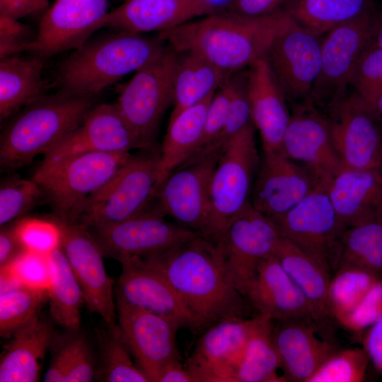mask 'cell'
<instances>
[{
	"label": "cell",
	"instance_id": "1",
	"mask_svg": "<svg viewBox=\"0 0 382 382\" xmlns=\"http://www.w3.org/2000/svg\"><path fill=\"white\" fill-rule=\"evenodd\" d=\"M144 258L172 286L197 330L229 319L250 318V306L229 278L218 246L198 235Z\"/></svg>",
	"mask_w": 382,
	"mask_h": 382
},
{
	"label": "cell",
	"instance_id": "2",
	"mask_svg": "<svg viewBox=\"0 0 382 382\" xmlns=\"http://www.w3.org/2000/svg\"><path fill=\"white\" fill-rule=\"evenodd\" d=\"M291 21L284 8L260 17L217 11L159 36L176 52L197 54L231 75L265 57L275 37Z\"/></svg>",
	"mask_w": 382,
	"mask_h": 382
},
{
	"label": "cell",
	"instance_id": "3",
	"mask_svg": "<svg viewBox=\"0 0 382 382\" xmlns=\"http://www.w3.org/2000/svg\"><path fill=\"white\" fill-rule=\"evenodd\" d=\"M165 41L141 34L114 32L87 41L59 66V93L91 98L158 55Z\"/></svg>",
	"mask_w": 382,
	"mask_h": 382
},
{
	"label": "cell",
	"instance_id": "4",
	"mask_svg": "<svg viewBox=\"0 0 382 382\" xmlns=\"http://www.w3.org/2000/svg\"><path fill=\"white\" fill-rule=\"evenodd\" d=\"M92 107L91 98L58 93L21 109L1 134V169L16 170L48 154L79 125Z\"/></svg>",
	"mask_w": 382,
	"mask_h": 382
},
{
	"label": "cell",
	"instance_id": "5",
	"mask_svg": "<svg viewBox=\"0 0 382 382\" xmlns=\"http://www.w3.org/2000/svg\"><path fill=\"white\" fill-rule=\"evenodd\" d=\"M250 123L221 147L209 191V214L202 235L216 243L230 221L250 203L260 157Z\"/></svg>",
	"mask_w": 382,
	"mask_h": 382
},
{
	"label": "cell",
	"instance_id": "6",
	"mask_svg": "<svg viewBox=\"0 0 382 382\" xmlns=\"http://www.w3.org/2000/svg\"><path fill=\"white\" fill-rule=\"evenodd\" d=\"M132 153L92 152L40 163L32 179L41 187L54 218L74 223L86 200L132 157Z\"/></svg>",
	"mask_w": 382,
	"mask_h": 382
},
{
	"label": "cell",
	"instance_id": "7",
	"mask_svg": "<svg viewBox=\"0 0 382 382\" xmlns=\"http://www.w3.org/2000/svg\"><path fill=\"white\" fill-rule=\"evenodd\" d=\"M159 150L140 149L81 207L74 223L86 228L106 226L144 212L157 192Z\"/></svg>",
	"mask_w": 382,
	"mask_h": 382
},
{
	"label": "cell",
	"instance_id": "8",
	"mask_svg": "<svg viewBox=\"0 0 382 382\" xmlns=\"http://www.w3.org/2000/svg\"><path fill=\"white\" fill-rule=\"evenodd\" d=\"M178 52L165 46L134 72L116 103L142 149L154 146L161 120L173 102V81Z\"/></svg>",
	"mask_w": 382,
	"mask_h": 382
},
{
	"label": "cell",
	"instance_id": "9",
	"mask_svg": "<svg viewBox=\"0 0 382 382\" xmlns=\"http://www.w3.org/2000/svg\"><path fill=\"white\" fill-rule=\"evenodd\" d=\"M272 220L282 237L318 261L332 274L346 227L336 214L325 183H318L296 206Z\"/></svg>",
	"mask_w": 382,
	"mask_h": 382
},
{
	"label": "cell",
	"instance_id": "10",
	"mask_svg": "<svg viewBox=\"0 0 382 382\" xmlns=\"http://www.w3.org/2000/svg\"><path fill=\"white\" fill-rule=\"evenodd\" d=\"M326 108L324 115L342 167L382 168V120L373 108L353 93Z\"/></svg>",
	"mask_w": 382,
	"mask_h": 382
},
{
	"label": "cell",
	"instance_id": "11",
	"mask_svg": "<svg viewBox=\"0 0 382 382\" xmlns=\"http://www.w3.org/2000/svg\"><path fill=\"white\" fill-rule=\"evenodd\" d=\"M151 204L136 216L86 228L104 257L113 258L120 263L134 257L160 253L200 235L176 222L168 221Z\"/></svg>",
	"mask_w": 382,
	"mask_h": 382
},
{
	"label": "cell",
	"instance_id": "12",
	"mask_svg": "<svg viewBox=\"0 0 382 382\" xmlns=\"http://www.w3.org/2000/svg\"><path fill=\"white\" fill-rule=\"evenodd\" d=\"M281 238L273 221L249 203L215 243L229 278L244 296L258 267L274 254Z\"/></svg>",
	"mask_w": 382,
	"mask_h": 382
},
{
	"label": "cell",
	"instance_id": "13",
	"mask_svg": "<svg viewBox=\"0 0 382 382\" xmlns=\"http://www.w3.org/2000/svg\"><path fill=\"white\" fill-rule=\"evenodd\" d=\"M376 11L342 23L321 40L320 67L311 103L327 107L346 95L356 64L371 40Z\"/></svg>",
	"mask_w": 382,
	"mask_h": 382
},
{
	"label": "cell",
	"instance_id": "14",
	"mask_svg": "<svg viewBox=\"0 0 382 382\" xmlns=\"http://www.w3.org/2000/svg\"><path fill=\"white\" fill-rule=\"evenodd\" d=\"M220 151L197 154L172 172L156 193L154 208L202 236L209 214L210 181Z\"/></svg>",
	"mask_w": 382,
	"mask_h": 382
},
{
	"label": "cell",
	"instance_id": "15",
	"mask_svg": "<svg viewBox=\"0 0 382 382\" xmlns=\"http://www.w3.org/2000/svg\"><path fill=\"white\" fill-rule=\"evenodd\" d=\"M320 37L291 19L265 56L286 98L291 101L311 103L320 67Z\"/></svg>",
	"mask_w": 382,
	"mask_h": 382
},
{
	"label": "cell",
	"instance_id": "16",
	"mask_svg": "<svg viewBox=\"0 0 382 382\" xmlns=\"http://www.w3.org/2000/svg\"><path fill=\"white\" fill-rule=\"evenodd\" d=\"M55 220L62 228L60 247L80 284L85 306L105 324H117L115 283L107 274L99 245L86 227Z\"/></svg>",
	"mask_w": 382,
	"mask_h": 382
},
{
	"label": "cell",
	"instance_id": "17",
	"mask_svg": "<svg viewBox=\"0 0 382 382\" xmlns=\"http://www.w3.org/2000/svg\"><path fill=\"white\" fill-rule=\"evenodd\" d=\"M258 315L229 319L204 330L185 365L196 382H236L238 369Z\"/></svg>",
	"mask_w": 382,
	"mask_h": 382
},
{
	"label": "cell",
	"instance_id": "18",
	"mask_svg": "<svg viewBox=\"0 0 382 382\" xmlns=\"http://www.w3.org/2000/svg\"><path fill=\"white\" fill-rule=\"evenodd\" d=\"M121 265L122 272L114 286L116 303L162 316L178 329L197 331L192 317L159 271L142 257L124 261Z\"/></svg>",
	"mask_w": 382,
	"mask_h": 382
},
{
	"label": "cell",
	"instance_id": "19",
	"mask_svg": "<svg viewBox=\"0 0 382 382\" xmlns=\"http://www.w3.org/2000/svg\"><path fill=\"white\" fill-rule=\"evenodd\" d=\"M318 183L308 168L289 159L283 152L262 151L250 204L274 219L296 206Z\"/></svg>",
	"mask_w": 382,
	"mask_h": 382
},
{
	"label": "cell",
	"instance_id": "20",
	"mask_svg": "<svg viewBox=\"0 0 382 382\" xmlns=\"http://www.w3.org/2000/svg\"><path fill=\"white\" fill-rule=\"evenodd\" d=\"M282 152L326 184L343 167L324 114L311 103L297 105L284 133Z\"/></svg>",
	"mask_w": 382,
	"mask_h": 382
},
{
	"label": "cell",
	"instance_id": "21",
	"mask_svg": "<svg viewBox=\"0 0 382 382\" xmlns=\"http://www.w3.org/2000/svg\"><path fill=\"white\" fill-rule=\"evenodd\" d=\"M143 149L116 103L92 107L79 125L43 156L41 163H52L73 156L92 153H131Z\"/></svg>",
	"mask_w": 382,
	"mask_h": 382
},
{
	"label": "cell",
	"instance_id": "22",
	"mask_svg": "<svg viewBox=\"0 0 382 382\" xmlns=\"http://www.w3.org/2000/svg\"><path fill=\"white\" fill-rule=\"evenodd\" d=\"M108 13V0H56L40 21L30 52L45 57L79 48Z\"/></svg>",
	"mask_w": 382,
	"mask_h": 382
},
{
	"label": "cell",
	"instance_id": "23",
	"mask_svg": "<svg viewBox=\"0 0 382 382\" xmlns=\"http://www.w3.org/2000/svg\"><path fill=\"white\" fill-rule=\"evenodd\" d=\"M117 305L118 325L132 355L149 381L155 382L161 370L180 359L176 345L178 328L169 320L155 313Z\"/></svg>",
	"mask_w": 382,
	"mask_h": 382
},
{
	"label": "cell",
	"instance_id": "24",
	"mask_svg": "<svg viewBox=\"0 0 382 382\" xmlns=\"http://www.w3.org/2000/svg\"><path fill=\"white\" fill-rule=\"evenodd\" d=\"M323 325L313 318L274 321L273 340L286 381L308 382L338 349L333 341L320 336Z\"/></svg>",
	"mask_w": 382,
	"mask_h": 382
},
{
	"label": "cell",
	"instance_id": "25",
	"mask_svg": "<svg viewBox=\"0 0 382 382\" xmlns=\"http://www.w3.org/2000/svg\"><path fill=\"white\" fill-rule=\"evenodd\" d=\"M215 12L209 0H126L105 15L100 28L132 34L161 33Z\"/></svg>",
	"mask_w": 382,
	"mask_h": 382
},
{
	"label": "cell",
	"instance_id": "26",
	"mask_svg": "<svg viewBox=\"0 0 382 382\" xmlns=\"http://www.w3.org/2000/svg\"><path fill=\"white\" fill-rule=\"evenodd\" d=\"M251 122L259 132L262 151L282 152L284 133L291 119L286 97L265 57L247 70Z\"/></svg>",
	"mask_w": 382,
	"mask_h": 382
},
{
	"label": "cell",
	"instance_id": "27",
	"mask_svg": "<svg viewBox=\"0 0 382 382\" xmlns=\"http://www.w3.org/2000/svg\"><path fill=\"white\" fill-rule=\"evenodd\" d=\"M245 298L256 315L273 321L314 319L307 300L275 254L261 262L245 293Z\"/></svg>",
	"mask_w": 382,
	"mask_h": 382
},
{
	"label": "cell",
	"instance_id": "28",
	"mask_svg": "<svg viewBox=\"0 0 382 382\" xmlns=\"http://www.w3.org/2000/svg\"><path fill=\"white\" fill-rule=\"evenodd\" d=\"M325 187L336 214L346 228L382 218V168H342Z\"/></svg>",
	"mask_w": 382,
	"mask_h": 382
},
{
	"label": "cell",
	"instance_id": "29",
	"mask_svg": "<svg viewBox=\"0 0 382 382\" xmlns=\"http://www.w3.org/2000/svg\"><path fill=\"white\" fill-rule=\"evenodd\" d=\"M54 334L52 325L39 317L9 337L1 355L0 381H37Z\"/></svg>",
	"mask_w": 382,
	"mask_h": 382
},
{
	"label": "cell",
	"instance_id": "30",
	"mask_svg": "<svg viewBox=\"0 0 382 382\" xmlns=\"http://www.w3.org/2000/svg\"><path fill=\"white\" fill-rule=\"evenodd\" d=\"M213 95L170 118L159 149L157 192L172 172L198 151L207 111Z\"/></svg>",
	"mask_w": 382,
	"mask_h": 382
},
{
	"label": "cell",
	"instance_id": "31",
	"mask_svg": "<svg viewBox=\"0 0 382 382\" xmlns=\"http://www.w3.org/2000/svg\"><path fill=\"white\" fill-rule=\"evenodd\" d=\"M274 254L286 274L307 300L314 319L325 323L332 318L328 300L331 272L283 237Z\"/></svg>",
	"mask_w": 382,
	"mask_h": 382
},
{
	"label": "cell",
	"instance_id": "32",
	"mask_svg": "<svg viewBox=\"0 0 382 382\" xmlns=\"http://www.w3.org/2000/svg\"><path fill=\"white\" fill-rule=\"evenodd\" d=\"M42 57L23 59L15 56L0 60V120L14 115L45 96Z\"/></svg>",
	"mask_w": 382,
	"mask_h": 382
},
{
	"label": "cell",
	"instance_id": "33",
	"mask_svg": "<svg viewBox=\"0 0 382 382\" xmlns=\"http://www.w3.org/2000/svg\"><path fill=\"white\" fill-rule=\"evenodd\" d=\"M170 118L211 96L230 76L193 52H178Z\"/></svg>",
	"mask_w": 382,
	"mask_h": 382
},
{
	"label": "cell",
	"instance_id": "34",
	"mask_svg": "<svg viewBox=\"0 0 382 382\" xmlns=\"http://www.w3.org/2000/svg\"><path fill=\"white\" fill-rule=\"evenodd\" d=\"M283 8L298 25L320 36L375 10L372 0H291Z\"/></svg>",
	"mask_w": 382,
	"mask_h": 382
},
{
	"label": "cell",
	"instance_id": "35",
	"mask_svg": "<svg viewBox=\"0 0 382 382\" xmlns=\"http://www.w3.org/2000/svg\"><path fill=\"white\" fill-rule=\"evenodd\" d=\"M49 258L51 284L47 292L51 316L59 325L76 332L85 305L81 288L61 247L52 251Z\"/></svg>",
	"mask_w": 382,
	"mask_h": 382
},
{
	"label": "cell",
	"instance_id": "36",
	"mask_svg": "<svg viewBox=\"0 0 382 382\" xmlns=\"http://www.w3.org/2000/svg\"><path fill=\"white\" fill-rule=\"evenodd\" d=\"M240 362L236 382H282L280 359L273 340L274 321L260 315Z\"/></svg>",
	"mask_w": 382,
	"mask_h": 382
},
{
	"label": "cell",
	"instance_id": "37",
	"mask_svg": "<svg viewBox=\"0 0 382 382\" xmlns=\"http://www.w3.org/2000/svg\"><path fill=\"white\" fill-rule=\"evenodd\" d=\"M342 265L360 268L382 279V218L346 228L335 270Z\"/></svg>",
	"mask_w": 382,
	"mask_h": 382
},
{
	"label": "cell",
	"instance_id": "38",
	"mask_svg": "<svg viewBox=\"0 0 382 382\" xmlns=\"http://www.w3.org/2000/svg\"><path fill=\"white\" fill-rule=\"evenodd\" d=\"M99 366L96 378L107 382H148L144 372L134 364L118 324L96 329Z\"/></svg>",
	"mask_w": 382,
	"mask_h": 382
},
{
	"label": "cell",
	"instance_id": "39",
	"mask_svg": "<svg viewBox=\"0 0 382 382\" xmlns=\"http://www.w3.org/2000/svg\"><path fill=\"white\" fill-rule=\"evenodd\" d=\"M378 280L379 279L372 274L356 267H337L331 276L328 293L332 319L339 323Z\"/></svg>",
	"mask_w": 382,
	"mask_h": 382
},
{
	"label": "cell",
	"instance_id": "40",
	"mask_svg": "<svg viewBox=\"0 0 382 382\" xmlns=\"http://www.w3.org/2000/svg\"><path fill=\"white\" fill-rule=\"evenodd\" d=\"M48 292L25 287L0 295V335L11 337L37 318Z\"/></svg>",
	"mask_w": 382,
	"mask_h": 382
},
{
	"label": "cell",
	"instance_id": "41",
	"mask_svg": "<svg viewBox=\"0 0 382 382\" xmlns=\"http://www.w3.org/2000/svg\"><path fill=\"white\" fill-rule=\"evenodd\" d=\"M46 202L40 185L32 178H8L0 186V226L14 222Z\"/></svg>",
	"mask_w": 382,
	"mask_h": 382
},
{
	"label": "cell",
	"instance_id": "42",
	"mask_svg": "<svg viewBox=\"0 0 382 382\" xmlns=\"http://www.w3.org/2000/svg\"><path fill=\"white\" fill-rule=\"evenodd\" d=\"M369 361L364 347L338 349L320 366L308 382L363 381Z\"/></svg>",
	"mask_w": 382,
	"mask_h": 382
},
{
	"label": "cell",
	"instance_id": "43",
	"mask_svg": "<svg viewBox=\"0 0 382 382\" xmlns=\"http://www.w3.org/2000/svg\"><path fill=\"white\" fill-rule=\"evenodd\" d=\"M349 86L371 107L382 96V47L371 40L358 59Z\"/></svg>",
	"mask_w": 382,
	"mask_h": 382
},
{
	"label": "cell",
	"instance_id": "44",
	"mask_svg": "<svg viewBox=\"0 0 382 382\" xmlns=\"http://www.w3.org/2000/svg\"><path fill=\"white\" fill-rule=\"evenodd\" d=\"M12 224L25 250L49 255L61 245L62 228L54 219L48 220L24 216Z\"/></svg>",
	"mask_w": 382,
	"mask_h": 382
},
{
	"label": "cell",
	"instance_id": "45",
	"mask_svg": "<svg viewBox=\"0 0 382 382\" xmlns=\"http://www.w3.org/2000/svg\"><path fill=\"white\" fill-rule=\"evenodd\" d=\"M49 255L24 250L0 270L8 273L23 287L48 291L51 284Z\"/></svg>",
	"mask_w": 382,
	"mask_h": 382
},
{
	"label": "cell",
	"instance_id": "46",
	"mask_svg": "<svg viewBox=\"0 0 382 382\" xmlns=\"http://www.w3.org/2000/svg\"><path fill=\"white\" fill-rule=\"evenodd\" d=\"M233 74L224 81L212 96L206 114L202 139L195 155L215 150L214 146L224 126L232 97Z\"/></svg>",
	"mask_w": 382,
	"mask_h": 382
},
{
	"label": "cell",
	"instance_id": "47",
	"mask_svg": "<svg viewBox=\"0 0 382 382\" xmlns=\"http://www.w3.org/2000/svg\"><path fill=\"white\" fill-rule=\"evenodd\" d=\"M233 88L227 117L214 149H221L234 134L252 123L247 91V71L233 74Z\"/></svg>",
	"mask_w": 382,
	"mask_h": 382
},
{
	"label": "cell",
	"instance_id": "48",
	"mask_svg": "<svg viewBox=\"0 0 382 382\" xmlns=\"http://www.w3.org/2000/svg\"><path fill=\"white\" fill-rule=\"evenodd\" d=\"M381 315L382 279H379L339 324L351 331L361 332L369 328Z\"/></svg>",
	"mask_w": 382,
	"mask_h": 382
},
{
	"label": "cell",
	"instance_id": "49",
	"mask_svg": "<svg viewBox=\"0 0 382 382\" xmlns=\"http://www.w3.org/2000/svg\"><path fill=\"white\" fill-rule=\"evenodd\" d=\"M35 37L18 19L0 14V59L30 52Z\"/></svg>",
	"mask_w": 382,
	"mask_h": 382
},
{
	"label": "cell",
	"instance_id": "50",
	"mask_svg": "<svg viewBox=\"0 0 382 382\" xmlns=\"http://www.w3.org/2000/svg\"><path fill=\"white\" fill-rule=\"evenodd\" d=\"M81 335L65 339L58 346L44 376L45 382H63L77 350Z\"/></svg>",
	"mask_w": 382,
	"mask_h": 382
},
{
	"label": "cell",
	"instance_id": "51",
	"mask_svg": "<svg viewBox=\"0 0 382 382\" xmlns=\"http://www.w3.org/2000/svg\"><path fill=\"white\" fill-rule=\"evenodd\" d=\"M91 350L83 335H81L79 344L63 382H89L96 378Z\"/></svg>",
	"mask_w": 382,
	"mask_h": 382
},
{
	"label": "cell",
	"instance_id": "52",
	"mask_svg": "<svg viewBox=\"0 0 382 382\" xmlns=\"http://www.w3.org/2000/svg\"><path fill=\"white\" fill-rule=\"evenodd\" d=\"M291 0H228L226 11L248 17H260L283 8Z\"/></svg>",
	"mask_w": 382,
	"mask_h": 382
},
{
	"label": "cell",
	"instance_id": "53",
	"mask_svg": "<svg viewBox=\"0 0 382 382\" xmlns=\"http://www.w3.org/2000/svg\"><path fill=\"white\" fill-rule=\"evenodd\" d=\"M363 344L370 361L382 373V315L365 330Z\"/></svg>",
	"mask_w": 382,
	"mask_h": 382
},
{
	"label": "cell",
	"instance_id": "54",
	"mask_svg": "<svg viewBox=\"0 0 382 382\" xmlns=\"http://www.w3.org/2000/svg\"><path fill=\"white\" fill-rule=\"evenodd\" d=\"M24 250L16 237L12 223L1 226L0 268L8 265Z\"/></svg>",
	"mask_w": 382,
	"mask_h": 382
},
{
	"label": "cell",
	"instance_id": "55",
	"mask_svg": "<svg viewBox=\"0 0 382 382\" xmlns=\"http://www.w3.org/2000/svg\"><path fill=\"white\" fill-rule=\"evenodd\" d=\"M45 7L38 0H0V14L13 18L37 13Z\"/></svg>",
	"mask_w": 382,
	"mask_h": 382
},
{
	"label": "cell",
	"instance_id": "56",
	"mask_svg": "<svg viewBox=\"0 0 382 382\" xmlns=\"http://www.w3.org/2000/svg\"><path fill=\"white\" fill-rule=\"evenodd\" d=\"M155 382H196L192 374L180 359L167 364L158 374Z\"/></svg>",
	"mask_w": 382,
	"mask_h": 382
},
{
	"label": "cell",
	"instance_id": "57",
	"mask_svg": "<svg viewBox=\"0 0 382 382\" xmlns=\"http://www.w3.org/2000/svg\"><path fill=\"white\" fill-rule=\"evenodd\" d=\"M371 40L382 47V9L375 13L372 25Z\"/></svg>",
	"mask_w": 382,
	"mask_h": 382
},
{
	"label": "cell",
	"instance_id": "58",
	"mask_svg": "<svg viewBox=\"0 0 382 382\" xmlns=\"http://www.w3.org/2000/svg\"><path fill=\"white\" fill-rule=\"evenodd\" d=\"M371 108L382 120V96L377 100Z\"/></svg>",
	"mask_w": 382,
	"mask_h": 382
},
{
	"label": "cell",
	"instance_id": "59",
	"mask_svg": "<svg viewBox=\"0 0 382 382\" xmlns=\"http://www.w3.org/2000/svg\"><path fill=\"white\" fill-rule=\"evenodd\" d=\"M45 8L47 6L49 0H38Z\"/></svg>",
	"mask_w": 382,
	"mask_h": 382
},
{
	"label": "cell",
	"instance_id": "60",
	"mask_svg": "<svg viewBox=\"0 0 382 382\" xmlns=\"http://www.w3.org/2000/svg\"><path fill=\"white\" fill-rule=\"evenodd\" d=\"M122 1H126V0H122Z\"/></svg>",
	"mask_w": 382,
	"mask_h": 382
}]
</instances>
